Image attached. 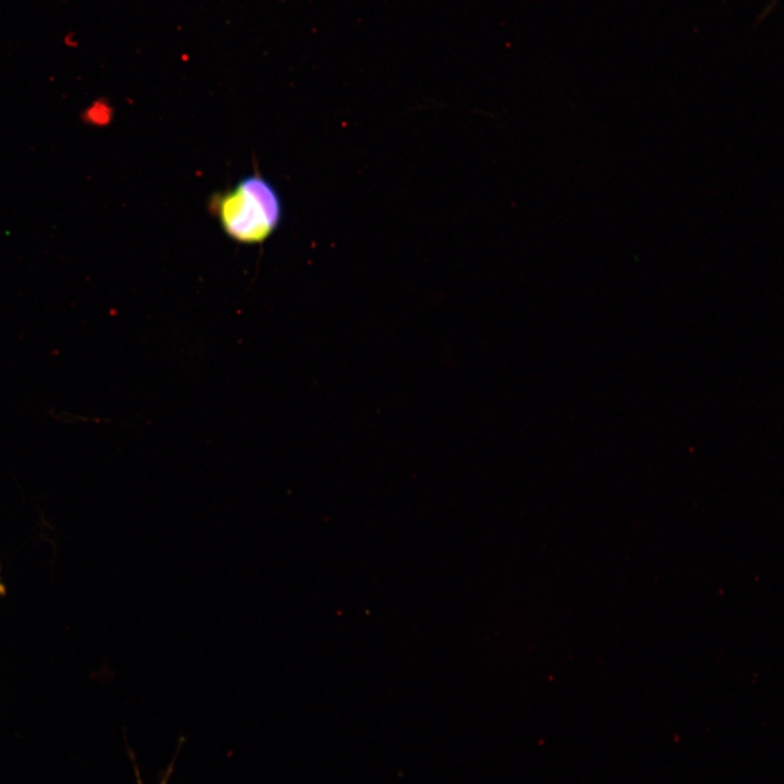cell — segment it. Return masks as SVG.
Instances as JSON below:
<instances>
[{
	"label": "cell",
	"mask_w": 784,
	"mask_h": 784,
	"mask_svg": "<svg viewBox=\"0 0 784 784\" xmlns=\"http://www.w3.org/2000/svg\"><path fill=\"white\" fill-rule=\"evenodd\" d=\"M170 774H171V768H170V769L168 770V772H167V773L164 774V776H163V779L161 780L160 784H167V783H168V780H169V776H170ZM136 777H137V782H138V784H143V783H142V781H140V777L138 776V772H137V775H136Z\"/></svg>",
	"instance_id": "obj_3"
},
{
	"label": "cell",
	"mask_w": 784,
	"mask_h": 784,
	"mask_svg": "<svg viewBox=\"0 0 784 784\" xmlns=\"http://www.w3.org/2000/svg\"><path fill=\"white\" fill-rule=\"evenodd\" d=\"M83 121L91 126H106L112 119V109L105 101H94L82 113Z\"/></svg>",
	"instance_id": "obj_2"
},
{
	"label": "cell",
	"mask_w": 784,
	"mask_h": 784,
	"mask_svg": "<svg viewBox=\"0 0 784 784\" xmlns=\"http://www.w3.org/2000/svg\"><path fill=\"white\" fill-rule=\"evenodd\" d=\"M3 590H4V588H3V585H2V583H1V580H0V593H2Z\"/></svg>",
	"instance_id": "obj_4"
},
{
	"label": "cell",
	"mask_w": 784,
	"mask_h": 784,
	"mask_svg": "<svg viewBox=\"0 0 784 784\" xmlns=\"http://www.w3.org/2000/svg\"><path fill=\"white\" fill-rule=\"evenodd\" d=\"M209 209L223 232L241 244H259L280 225L283 206L277 188L260 174L211 197Z\"/></svg>",
	"instance_id": "obj_1"
}]
</instances>
